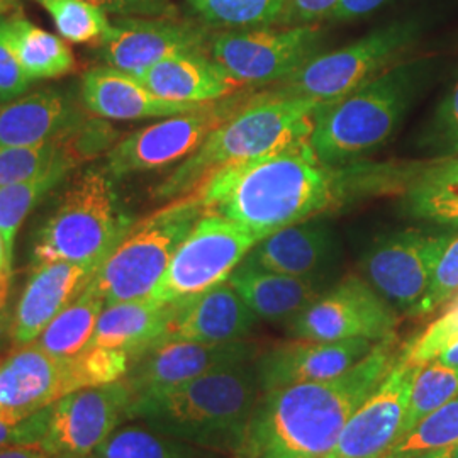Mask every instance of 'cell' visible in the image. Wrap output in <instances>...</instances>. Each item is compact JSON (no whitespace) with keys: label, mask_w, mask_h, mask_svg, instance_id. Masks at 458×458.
<instances>
[{"label":"cell","mask_w":458,"mask_h":458,"mask_svg":"<svg viewBox=\"0 0 458 458\" xmlns=\"http://www.w3.org/2000/svg\"><path fill=\"white\" fill-rule=\"evenodd\" d=\"M435 360L440 361L446 367L458 369V340H455L450 346H446Z\"/></svg>","instance_id":"cell-47"},{"label":"cell","mask_w":458,"mask_h":458,"mask_svg":"<svg viewBox=\"0 0 458 458\" xmlns=\"http://www.w3.org/2000/svg\"><path fill=\"white\" fill-rule=\"evenodd\" d=\"M49 17L58 34L70 43L96 45L109 31L111 19L96 5L85 0H34Z\"/></svg>","instance_id":"cell-36"},{"label":"cell","mask_w":458,"mask_h":458,"mask_svg":"<svg viewBox=\"0 0 458 458\" xmlns=\"http://www.w3.org/2000/svg\"><path fill=\"white\" fill-rule=\"evenodd\" d=\"M284 4L285 0H187L204 26L228 31L276 26Z\"/></svg>","instance_id":"cell-34"},{"label":"cell","mask_w":458,"mask_h":458,"mask_svg":"<svg viewBox=\"0 0 458 458\" xmlns=\"http://www.w3.org/2000/svg\"><path fill=\"white\" fill-rule=\"evenodd\" d=\"M132 226L106 170H89L39 229L33 265L68 262L98 268Z\"/></svg>","instance_id":"cell-7"},{"label":"cell","mask_w":458,"mask_h":458,"mask_svg":"<svg viewBox=\"0 0 458 458\" xmlns=\"http://www.w3.org/2000/svg\"><path fill=\"white\" fill-rule=\"evenodd\" d=\"M260 395L255 360L242 361L166 391L136 397L128 420L238 457Z\"/></svg>","instance_id":"cell-3"},{"label":"cell","mask_w":458,"mask_h":458,"mask_svg":"<svg viewBox=\"0 0 458 458\" xmlns=\"http://www.w3.org/2000/svg\"><path fill=\"white\" fill-rule=\"evenodd\" d=\"M262 344L250 340L228 344L160 342L134 357L124 377L134 399L181 386L214 370L255 360Z\"/></svg>","instance_id":"cell-17"},{"label":"cell","mask_w":458,"mask_h":458,"mask_svg":"<svg viewBox=\"0 0 458 458\" xmlns=\"http://www.w3.org/2000/svg\"><path fill=\"white\" fill-rule=\"evenodd\" d=\"M458 394V369L438 360L429 361L416 374L411 389L408 411L403 425V438L431 412L442 408ZM401 438V440H403Z\"/></svg>","instance_id":"cell-35"},{"label":"cell","mask_w":458,"mask_h":458,"mask_svg":"<svg viewBox=\"0 0 458 458\" xmlns=\"http://www.w3.org/2000/svg\"><path fill=\"white\" fill-rule=\"evenodd\" d=\"M425 141L442 157L458 155V81L435 111Z\"/></svg>","instance_id":"cell-40"},{"label":"cell","mask_w":458,"mask_h":458,"mask_svg":"<svg viewBox=\"0 0 458 458\" xmlns=\"http://www.w3.org/2000/svg\"><path fill=\"white\" fill-rule=\"evenodd\" d=\"M106 14L117 17H160L179 19V9L172 0H85Z\"/></svg>","instance_id":"cell-41"},{"label":"cell","mask_w":458,"mask_h":458,"mask_svg":"<svg viewBox=\"0 0 458 458\" xmlns=\"http://www.w3.org/2000/svg\"><path fill=\"white\" fill-rule=\"evenodd\" d=\"M333 250L329 229L308 219L268 234L248 251L243 262L284 276L318 278Z\"/></svg>","instance_id":"cell-24"},{"label":"cell","mask_w":458,"mask_h":458,"mask_svg":"<svg viewBox=\"0 0 458 458\" xmlns=\"http://www.w3.org/2000/svg\"><path fill=\"white\" fill-rule=\"evenodd\" d=\"M81 98L87 113L113 121L187 114L206 106L160 98L138 77L107 65L94 66L83 73Z\"/></svg>","instance_id":"cell-21"},{"label":"cell","mask_w":458,"mask_h":458,"mask_svg":"<svg viewBox=\"0 0 458 458\" xmlns=\"http://www.w3.org/2000/svg\"><path fill=\"white\" fill-rule=\"evenodd\" d=\"M31 83L13 49L0 38V102L24 96Z\"/></svg>","instance_id":"cell-43"},{"label":"cell","mask_w":458,"mask_h":458,"mask_svg":"<svg viewBox=\"0 0 458 458\" xmlns=\"http://www.w3.org/2000/svg\"><path fill=\"white\" fill-rule=\"evenodd\" d=\"M454 448H455V446L437 448V450H428V452H421V454H412V455H408V457L401 458H452V455H454Z\"/></svg>","instance_id":"cell-49"},{"label":"cell","mask_w":458,"mask_h":458,"mask_svg":"<svg viewBox=\"0 0 458 458\" xmlns=\"http://www.w3.org/2000/svg\"><path fill=\"white\" fill-rule=\"evenodd\" d=\"M11 278H13V270H7V268L0 267V311L4 310V306L7 302V297H9Z\"/></svg>","instance_id":"cell-48"},{"label":"cell","mask_w":458,"mask_h":458,"mask_svg":"<svg viewBox=\"0 0 458 458\" xmlns=\"http://www.w3.org/2000/svg\"><path fill=\"white\" fill-rule=\"evenodd\" d=\"M376 342L365 338L316 342H282L262 348L255 359L262 393L304 382L327 380L342 376L365 359Z\"/></svg>","instance_id":"cell-19"},{"label":"cell","mask_w":458,"mask_h":458,"mask_svg":"<svg viewBox=\"0 0 458 458\" xmlns=\"http://www.w3.org/2000/svg\"><path fill=\"white\" fill-rule=\"evenodd\" d=\"M82 98L47 89L0 104V149L26 147L60 136L87 119Z\"/></svg>","instance_id":"cell-23"},{"label":"cell","mask_w":458,"mask_h":458,"mask_svg":"<svg viewBox=\"0 0 458 458\" xmlns=\"http://www.w3.org/2000/svg\"><path fill=\"white\" fill-rule=\"evenodd\" d=\"M0 38L13 49L31 82L64 77L77 66L75 55L62 36L38 28L22 14L0 16Z\"/></svg>","instance_id":"cell-28"},{"label":"cell","mask_w":458,"mask_h":458,"mask_svg":"<svg viewBox=\"0 0 458 458\" xmlns=\"http://www.w3.org/2000/svg\"><path fill=\"white\" fill-rule=\"evenodd\" d=\"M174 304L175 311L160 342L228 344L245 340L259 321L228 280Z\"/></svg>","instance_id":"cell-20"},{"label":"cell","mask_w":458,"mask_h":458,"mask_svg":"<svg viewBox=\"0 0 458 458\" xmlns=\"http://www.w3.org/2000/svg\"><path fill=\"white\" fill-rule=\"evenodd\" d=\"M350 165L329 166L314 153L308 138L295 140L255 160L213 174L196 191L204 209L221 214L251 233L259 242L327 213L360 189L361 170L350 177Z\"/></svg>","instance_id":"cell-1"},{"label":"cell","mask_w":458,"mask_h":458,"mask_svg":"<svg viewBox=\"0 0 458 458\" xmlns=\"http://www.w3.org/2000/svg\"><path fill=\"white\" fill-rule=\"evenodd\" d=\"M455 340H458V295L445 306L442 314L428 325L420 336L401 348V359L411 365L423 367L435 360Z\"/></svg>","instance_id":"cell-39"},{"label":"cell","mask_w":458,"mask_h":458,"mask_svg":"<svg viewBox=\"0 0 458 458\" xmlns=\"http://www.w3.org/2000/svg\"><path fill=\"white\" fill-rule=\"evenodd\" d=\"M448 233L404 229L378 240L361 262L363 278L397 311L410 314L421 301Z\"/></svg>","instance_id":"cell-15"},{"label":"cell","mask_w":458,"mask_h":458,"mask_svg":"<svg viewBox=\"0 0 458 458\" xmlns=\"http://www.w3.org/2000/svg\"><path fill=\"white\" fill-rule=\"evenodd\" d=\"M404 209L416 219L458 229V155L420 168L404 189Z\"/></svg>","instance_id":"cell-29"},{"label":"cell","mask_w":458,"mask_h":458,"mask_svg":"<svg viewBox=\"0 0 458 458\" xmlns=\"http://www.w3.org/2000/svg\"><path fill=\"white\" fill-rule=\"evenodd\" d=\"M397 335L344 374L262 393L236 458H325L399 360Z\"/></svg>","instance_id":"cell-2"},{"label":"cell","mask_w":458,"mask_h":458,"mask_svg":"<svg viewBox=\"0 0 458 458\" xmlns=\"http://www.w3.org/2000/svg\"><path fill=\"white\" fill-rule=\"evenodd\" d=\"M387 0H338L327 19L352 21L376 13Z\"/></svg>","instance_id":"cell-44"},{"label":"cell","mask_w":458,"mask_h":458,"mask_svg":"<svg viewBox=\"0 0 458 458\" xmlns=\"http://www.w3.org/2000/svg\"><path fill=\"white\" fill-rule=\"evenodd\" d=\"M421 367L401 359L340 435L325 458H387L403 438L411 389Z\"/></svg>","instance_id":"cell-18"},{"label":"cell","mask_w":458,"mask_h":458,"mask_svg":"<svg viewBox=\"0 0 458 458\" xmlns=\"http://www.w3.org/2000/svg\"><path fill=\"white\" fill-rule=\"evenodd\" d=\"M104 308V299L85 289L45 327L33 344L55 357L79 355L90 344Z\"/></svg>","instance_id":"cell-31"},{"label":"cell","mask_w":458,"mask_h":458,"mask_svg":"<svg viewBox=\"0 0 458 458\" xmlns=\"http://www.w3.org/2000/svg\"><path fill=\"white\" fill-rule=\"evenodd\" d=\"M318 106L319 102L311 98H284L270 90L255 92L157 187L155 197L174 200L185 196L226 166L255 160L308 138Z\"/></svg>","instance_id":"cell-4"},{"label":"cell","mask_w":458,"mask_h":458,"mask_svg":"<svg viewBox=\"0 0 458 458\" xmlns=\"http://www.w3.org/2000/svg\"><path fill=\"white\" fill-rule=\"evenodd\" d=\"M98 268L79 263L56 262L34 267L17 304L13 338L19 346L36 342L49 323L89 287Z\"/></svg>","instance_id":"cell-22"},{"label":"cell","mask_w":458,"mask_h":458,"mask_svg":"<svg viewBox=\"0 0 458 458\" xmlns=\"http://www.w3.org/2000/svg\"><path fill=\"white\" fill-rule=\"evenodd\" d=\"M175 304H162L151 297L107 304L87 348L126 352L134 359L164 338Z\"/></svg>","instance_id":"cell-27"},{"label":"cell","mask_w":458,"mask_h":458,"mask_svg":"<svg viewBox=\"0 0 458 458\" xmlns=\"http://www.w3.org/2000/svg\"><path fill=\"white\" fill-rule=\"evenodd\" d=\"M13 251L7 248V243L0 233V267L2 268H7V270H13Z\"/></svg>","instance_id":"cell-50"},{"label":"cell","mask_w":458,"mask_h":458,"mask_svg":"<svg viewBox=\"0 0 458 458\" xmlns=\"http://www.w3.org/2000/svg\"><path fill=\"white\" fill-rule=\"evenodd\" d=\"M85 458H89V457H85Z\"/></svg>","instance_id":"cell-53"},{"label":"cell","mask_w":458,"mask_h":458,"mask_svg":"<svg viewBox=\"0 0 458 458\" xmlns=\"http://www.w3.org/2000/svg\"><path fill=\"white\" fill-rule=\"evenodd\" d=\"M321 38L318 24L240 30L216 34L208 51L240 89H257L291 77L319 53Z\"/></svg>","instance_id":"cell-13"},{"label":"cell","mask_w":458,"mask_h":458,"mask_svg":"<svg viewBox=\"0 0 458 458\" xmlns=\"http://www.w3.org/2000/svg\"><path fill=\"white\" fill-rule=\"evenodd\" d=\"M208 26L160 17H117L98 45L104 65L141 77L148 68L175 55L206 51Z\"/></svg>","instance_id":"cell-16"},{"label":"cell","mask_w":458,"mask_h":458,"mask_svg":"<svg viewBox=\"0 0 458 458\" xmlns=\"http://www.w3.org/2000/svg\"><path fill=\"white\" fill-rule=\"evenodd\" d=\"M458 394L442 408L431 412L420 425L397 443L387 458L408 457L428 450L457 446Z\"/></svg>","instance_id":"cell-37"},{"label":"cell","mask_w":458,"mask_h":458,"mask_svg":"<svg viewBox=\"0 0 458 458\" xmlns=\"http://www.w3.org/2000/svg\"><path fill=\"white\" fill-rule=\"evenodd\" d=\"M131 357L121 350L85 348L55 357L26 344L0 363V420L19 425L68 394L124 378Z\"/></svg>","instance_id":"cell-6"},{"label":"cell","mask_w":458,"mask_h":458,"mask_svg":"<svg viewBox=\"0 0 458 458\" xmlns=\"http://www.w3.org/2000/svg\"><path fill=\"white\" fill-rule=\"evenodd\" d=\"M397 312L365 278L348 276L289 321V331L299 340L365 338L377 344L395 335Z\"/></svg>","instance_id":"cell-14"},{"label":"cell","mask_w":458,"mask_h":458,"mask_svg":"<svg viewBox=\"0 0 458 458\" xmlns=\"http://www.w3.org/2000/svg\"><path fill=\"white\" fill-rule=\"evenodd\" d=\"M77 166L81 165L75 160L64 158L30 181L0 187V233L13 253L17 231L22 221L33 211L36 204Z\"/></svg>","instance_id":"cell-32"},{"label":"cell","mask_w":458,"mask_h":458,"mask_svg":"<svg viewBox=\"0 0 458 458\" xmlns=\"http://www.w3.org/2000/svg\"><path fill=\"white\" fill-rule=\"evenodd\" d=\"M228 282L259 319L270 323L293 321L323 294L319 278L284 276L246 262L231 272Z\"/></svg>","instance_id":"cell-25"},{"label":"cell","mask_w":458,"mask_h":458,"mask_svg":"<svg viewBox=\"0 0 458 458\" xmlns=\"http://www.w3.org/2000/svg\"><path fill=\"white\" fill-rule=\"evenodd\" d=\"M452 458H458V445L454 448V455H452Z\"/></svg>","instance_id":"cell-52"},{"label":"cell","mask_w":458,"mask_h":458,"mask_svg":"<svg viewBox=\"0 0 458 458\" xmlns=\"http://www.w3.org/2000/svg\"><path fill=\"white\" fill-rule=\"evenodd\" d=\"M255 92L238 90L187 114L170 115L121 138L107 151L106 172L111 179L153 172L183 162L194 155L208 136L245 106Z\"/></svg>","instance_id":"cell-11"},{"label":"cell","mask_w":458,"mask_h":458,"mask_svg":"<svg viewBox=\"0 0 458 458\" xmlns=\"http://www.w3.org/2000/svg\"><path fill=\"white\" fill-rule=\"evenodd\" d=\"M89 458H236L149 428L121 426Z\"/></svg>","instance_id":"cell-30"},{"label":"cell","mask_w":458,"mask_h":458,"mask_svg":"<svg viewBox=\"0 0 458 458\" xmlns=\"http://www.w3.org/2000/svg\"><path fill=\"white\" fill-rule=\"evenodd\" d=\"M19 5V0H0V16L11 14Z\"/></svg>","instance_id":"cell-51"},{"label":"cell","mask_w":458,"mask_h":458,"mask_svg":"<svg viewBox=\"0 0 458 458\" xmlns=\"http://www.w3.org/2000/svg\"><path fill=\"white\" fill-rule=\"evenodd\" d=\"M75 130L64 132L60 136H55L51 140L36 143V145L2 148L0 149V187L17 183V182L30 181L64 158L75 160L79 165L85 164L73 141Z\"/></svg>","instance_id":"cell-33"},{"label":"cell","mask_w":458,"mask_h":458,"mask_svg":"<svg viewBox=\"0 0 458 458\" xmlns=\"http://www.w3.org/2000/svg\"><path fill=\"white\" fill-rule=\"evenodd\" d=\"M7 445H33V433L28 421L11 425L0 420V446Z\"/></svg>","instance_id":"cell-45"},{"label":"cell","mask_w":458,"mask_h":458,"mask_svg":"<svg viewBox=\"0 0 458 458\" xmlns=\"http://www.w3.org/2000/svg\"><path fill=\"white\" fill-rule=\"evenodd\" d=\"M338 0H285L276 26H302V24H318L327 19L335 9Z\"/></svg>","instance_id":"cell-42"},{"label":"cell","mask_w":458,"mask_h":458,"mask_svg":"<svg viewBox=\"0 0 458 458\" xmlns=\"http://www.w3.org/2000/svg\"><path fill=\"white\" fill-rule=\"evenodd\" d=\"M134 395L124 378L68 394L26 421L39 445L55 458L92 455L128 420Z\"/></svg>","instance_id":"cell-10"},{"label":"cell","mask_w":458,"mask_h":458,"mask_svg":"<svg viewBox=\"0 0 458 458\" xmlns=\"http://www.w3.org/2000/svg\"><path fill=\"white\" fill-rule=\"evenodd\" d=\"M138 79L160 98L192 104H209L242 90L206 51L170 56Z\"/></svg>","instance_id":"cell-26"},{"label":"cell","mask_w":458,"mask_h":458,"mask_svg":"<svg viewBox=\"0 0 458 458\" xmlns=\"http://www.w3.org/2000/svg\"><path fill=\"white\" fill-rule=\"evenodd\" d=\"M458 295V229L448 231L446 243L443 246L438 262L435 265L429 285L421 301L411 310L408 316L425 318Z\"/></svg>","instance_id":"cell-38"},{"label":"cell","mask_w":458,"mask_h":458,"mask_svg":"<svg viewBox=\"0 0 458 458\" xmlns=\"http://www.w3.org/2000/svg\"><path fill=\"white\" fill-rule=\"evenodd\" d=\"M204 213L202 199L192 191L132 223L96 270L87 289L102 297L106 306L145 299L164 277L174 253Z\"/></svg>","instance_id":"cell-8"},{"label":"cell","mask_w":458,"mask_h":458,"mask_svg":"<svg viewBox=\"0 0 458 458\" xmlns=\"http://www.w3.org/2000/svg\"><path fill=\"white\" fill-rule=\"evenodd\" d=\"M259 240L221 214L206 211L174 253L164 277L148 295L174 304L228 280Z\"/></svg>","instance_id":"cell-12"},{"label":"cell","mask_w":458,"mask_h":458,"mask_svg":"<svg viewBox=\"0 0 458 458\" xmlns=\"http://www.w3.org/2000/svg\"><path fill=\"white\" fill-rule=\"evenodd\" d=\"M0 458H55L39 445H7L0 446Z\"/></svg>","instance_id":"cell-46"},{"label":"cell","mask_w":458,"mask_h":458,"mask_svg":"<svg viewBox=\"0 0 458 458\" xmlns=\"http://www.w3.org/2000/svg\"><path fill=\"white\" fill-rule=\"evenodd\" d=\"M416 75L414 65H395L344 98L319 104L308 136L319 160L346 166L382 147L404 117Z\"/></svg>","instance_id":"cell-5"},{"label":"cell","mask_w":458,"mask_h":458,"mask_svg":"<svg viewBox=\"0 0 458 458\" xmlns=\"http://www.w3.org/2000/svg\"><path fill=\"white\" fill-rule=\"evenodd\" d=\"M420 36V24L397 21L344 48L316 53L270 92L284 98H311L319 104L344 98L406 56Z\"/></svg>","instance_id":"cell-9"}]
</instances>
